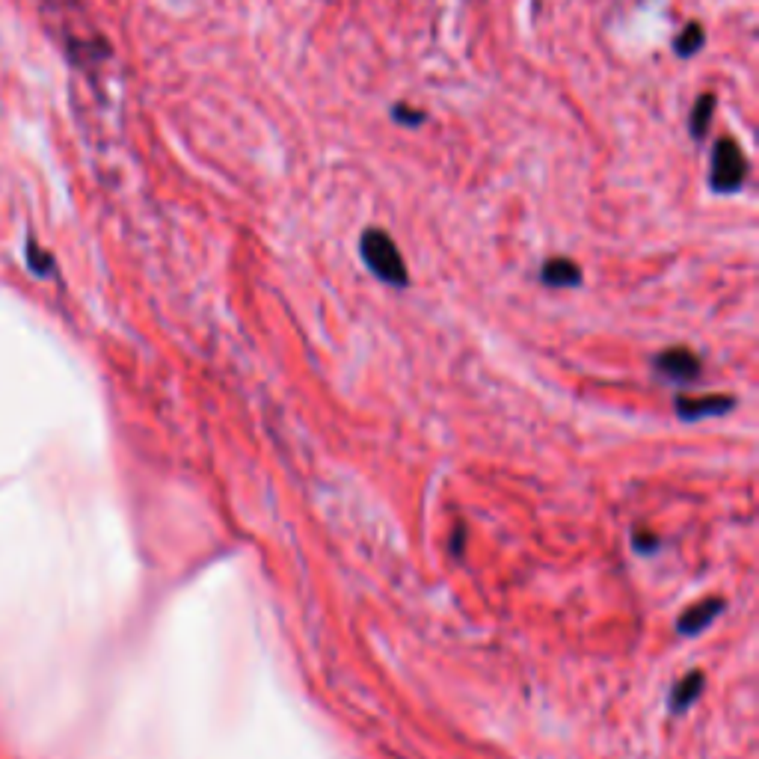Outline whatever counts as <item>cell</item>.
I'll list each match as a JSON object with an SVG mask.
<instances>
[{"mask_svg":"<svg viewBox=\"0 0 759 759\" xmlns=\"http://www.w3.org/2000/svg\"><path fill=\"white\" fill-rule=\"evenodd\" d=\"M656 368H659V374L685 383V380H694L700 374V359L688 347H671V350L656 356Z\"/></svg>","mask_w":759,"mask_h":759,"instance_id":"3","label":"cell"},{"mask_svg":"<svg viewBox=\"0 0 759 759\" xmlns=\"http://www.w3.org/2000/svg\"><path fill=\"white\" fill-rule=\"evenodd\" d=\"M359 250H362V261L368 264V270L389 282V285H407L410 282V273H407V264H404V255L395 247V241L383 232V229H368L359 241Z\"/></svg>","mask_w":759,"mask_h":759,"instance_id":"1","label":"cell"},{"mask_svg":"<svg viewBox=\"0 0 759 759\" xmlns=\"http://www.w3.org/2000/svg\"><path fill=\"white\" fill-rule=\"evenodd\" d=\"M700 691H703V674H700V671L682 676V679L676 682L674 697H671V709H674V712H685V709L697 700Z\"/></svg>","mask_w":759,"mask_h":759,"instance_id":"8","label":"cell"},{"mask_svg":"<svg viewBox=\"0 0 759 759\" xmlns=\"http://www.w3.org/2000/svg\"><path fill=\"white\" fill-rule=\"evenodd\" d=\"M540 279L552 288H573L582 282V267L570 258H549L540 270Z\"/></svg>","mask_w":759,"mask_h":759,"instance_id":"6","label":"cell"},{"mask_svg":"<svg viewBox=\"0 0 759 759\" xmlns=\"http://www.w3.org/2000/svg\"><path fill=\"white\" fill-rule=\"evenodd\" d=\"M733 407V398L721 395H706V398H676V413L682 419H703V416H718V413H727Z\"/></svg>","mask_w":759,"mask_h":759,"instance_id":"4","label":"cell"},{"mask_svg":"<svg viewBox=\"0 0 759 759\" xmlns=\"http://www.w3.org/2000/svg\"><path fill=\"white\" fill-rule=\"evenodd\" d=\"M392 116H395V119H398L401 125H422L424 119H427L422 110H410L407 104H395Z\"/></svg>","mask_w":759,"mask_h":759,"instance_id":"10","label":"cell"},{"mask_svg":"<svg viewBox=\"0 0 759 759\" xmlns=\"http://www.w3.org/2000/svg\"><path fill=\"white\" fill-rule=\"evenodd\" d=\"M721 608H724V599H706V602L688 608V611L679 617V623H676L679 635H697V632H703V629L721 614Z\"/></svg>","mask_w":759,"mask_h":759,"instance_id":"5","label":"cell"},{"mask_svg":"<svg viewBox=\"0 0 759 759\" xmlns=\"http://www.w3.org/2000/svg\"><path fill=\"white\" fill-rule=\"evenodd\" d=\"M712 113H715V95L712 92H703L697 98V104L691 107V119H688V128H691V137L694 140H703L709 125H712Z\"/></svg>","mask_w":759,"mask_h":759,"instance_id":"7","label":"cell"},{"mask_svg":"<svg viewBox=\"0 0 759 759\" xmlns=\"http://www.w3.org/2000/svg\"><path fill=\"white\" fill-rule=\"evenodd\" d=\"M703 42H706V33H703V27L697 24V21H691L679 36H676V54L679 57H691V54H697L700 48H703Z\"/></svg>","mask_w":759,"mask_h":759,"instance_id":"9","label":"cell"},{"mask_svg":"<svg viewBox=\"0 0 759 759\" xmlns=\"http://www.w3.org/2000/svg\"><path fill=\"white\" fill-rule=\"evenodd\" d=\"M748 172H751V164H748V155L745 149L730 140V137H721L715 143V152H712V172H709V187L715 193H736L742 190V184L748 181Z\"/></svg>","mask_w":759,"mask_h":759,"instance_id":"2","label":"cell"}]
</instances>
